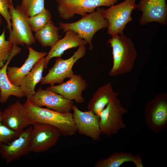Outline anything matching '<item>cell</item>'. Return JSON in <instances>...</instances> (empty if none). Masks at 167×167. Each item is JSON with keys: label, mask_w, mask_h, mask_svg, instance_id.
<instances>
[{"label": "cell", "mask_w": 167, "mask_h": 167, "mask_svg": "<svg viewBox=\"0 0 167 167\" xmlns=\"http://www.w3.org/2000/svg\"><path fill=\"white\" fill-rule=\"evenodd\" d=\"M24 104L31 125L40 123L49 124L58 128L64 136L73 135L77 132L72 114L70 112H60L40 107L28 99Z\"/></svg>", "instance_id": "cell-1"}, {"label": "cell", "mask_w": 167, "mask_h": 167, "mask_svg": "<svg viewBox=\"0 0 167 167\" xmlns=\"http://www.w3.org/2000/svg\"><path fill=\"white\" fill-rule=\"evenodd\" d=\"M112 48L113 65L109 72L116 76L131 72L137 58V52L132 40L125 35H116L109 39Z\"/></svg>", "instance_id": "cell-2"}, {"label": "cell", "mask_w": 167, "mask_h": 167, "mask_svg": "<svg viewBox=\"0 0 167 167\" xmlns=\"http://www.w3.org/2000/svg\"><path fill=\"white\" fill-rule=\"evenodd\" d=\"M105 8L99 7L95 11L87 14L82 17L78 21L72 23H64L60 22L59 25L63 32L72 30L89 44V48L92 50L93 46L92 43V38L98 31L108 28V22L102 15Z\"/></svg>", "instance_id": "cell-3"}, {"label": "cell", "mask_w": 167, "mask_h": 167, "mask_svg": "<svg viewBox=\"0 0 167 167\" xmlns=\"http://www.w3.org/2000/svg\"><path fill=\"white\" fill-rule=\"evenodd\" d=\"M136 0H125L113 5L102 12L103 16L108 22L107 32L113 36L123 34L126 26L131 21L132 11L136 9Z\"/></svg>", "instance_id": "cell-4"}, {"label": "cell", "mask_w": 167, "mask_h": 167, "mask_svg": "<svg viewBox=\"0 0 167 167\" xmlns=\"http://www.w3.org/2000/svg\"><path fill=\"white\" fill-rule=\"evenodd\" d=\"M118 0H56L59 16L64 19L72 18L75 14L83 17L101 6H110Z\"/></svg>", "instance_id": "cell-5"}, {"label": "cell", "mask_w": 167, "mask_h": 167, "mask_svg": "<svg viewBox=\"0 0 167 167\" xmlns=\"http://www.w3.org/2000/svg\"><path fill=\"white\" fill-rule=\"evenodd\" d=\"M85 46L79 47L77 50L70 58L62 59L61 57L56 58L53 66L49 70L47 74L42 77L40 81L41 84H49L54 85L55 84H60L64 79L71 78L74 75L72 67L75 63L83 57L86 54Z\"/></svg>", "instance_id": "cell-6"}, {"label": "cell", "mask_w": 167, "mask_h": 167, "mask_svg": "<svg viewBox=\"0 0 167 167\" xmlns=\"http://www.w3.org/2000/svg\"><path fill=\"white\" fill-rule=\"evenodd\" d=\"M9 9L12 28L8 40L12 45L28 46L35 43L36 40L28 24L27 16L22 11L19 5L15 8L10 3Z\"/></svg>", "instance_id": "cell-7"}, {"label": "cell", "mask_w": 167, "mask_h": 167, "mask_svg": "<svg viewBox=\"0 0 167 167\" xmlns=\"http://www.w3.org/2000/svg\"><path fill=\"white\" fill-rule=\"evenodd\" d=\"M32 125L30 152L39 153L47 151L57 143L62 135L58 128L49 124L40 123Z\"/></svg>", "instance_id": "cell-8"}, {"label": "cell", "mask_w": 167, "mask_h": 167, "mask_svg": "<svg viewBox=\"0 0 167 167\" xmlns=\"http://www.w3.org/2000/svg\"><path fill=\"white\" fill-rule=\"evenodd\" d=\"M127 112L122 107L119 100L109 103L99 115V124L101 134L108 136L117 134L118 130L126 127L123 115Z\"/></svg>", "instance_id": "cell-9"}, {"label": "cell", "mask_w": 167, "mask_h": 167, "mask_svg": "<svg viewBox=\"0 0 167 167\" xmlns=\"http://www.w3.org/2000/svg\"><path fill=\"white\" fill-rule=\"evenodd\" d=\"M32 127L30 126L20 132L19 136L6 144L0 145V155L9 164L19 160L30 152L31 134Z\"/></svg>", "instance_id": "cell-10"}, {"label": "cell", "mask_w": 167, "mask_h": 167, "mask_svg": "<svg viewBox=\"0 0 167 167\" xmlns=\"http://www.w3.org/2000/svg\"><path fill=\"white\" fill-rule=\"evenodd\" d=\"M136 9L142 11L140 25L156 22L165 26L167 24V5L166 0H140Z\"/></svg>", "instance_id": "cell-11"}, {"label": "cell", "mask_w": 167, "mask_h": 167, "mask_svg": "<svg viewBox=\"0 0 167 167\" xmlns=\"http://www.w3.org/2000/svg\"><path fill=\"white\" fill-rule=\"evenodd\" d=\"M73 118L78 133L95 140L100 139L102 134L100 128L99 117L92 111H82L73 105Z\"/></svg>", "instance_id": "cell-12"}, {"label": "cell", "mask_w": 167, "mask_h": 167, "mask_svg": "<svg viewBox=\"0 0 167 167\" xmlns=\"http://www.w3.org/2000/svg\"><path fill=\"white\" fill-rule=\"evenodd\" d=\"M29 100L38 106H45L48 109L62 113L70 112L74 105L73 101L46 89L43 90L41 87L37 89Z\"/></svg>", "instance_id": "cell-13"}, {"label": "cell", "mask_w": 167, "mask_h": 167, "mask_svg": "<svg viewBox=\"0 0 167 167\" xmlns=\"http://www.w3.org/2000/svg\"><path fill=\"white\" fill-rule=\"evenodd\" d=\"M87 87L85 80L79 75H74L69 80L58 85L50 86L46 89L61 95L64 98L81 104L85 101L83 92Z\"/></svg>", "instance_id": "cell-14"}, {"label": "cell", "mask_w": 167, "mask_h": 167, "mask_svg": "<svg viewBox=\"0 0 167 167\" xmlns=\"http://www.w3.org/2000/svg\"><path fill=\"white\" fill-rule=\"evenodd\" d=\"M1 121L10 129L19 133L31 125L24 104L18 100L9 106L2 112Z\"/></svg>", "instance_id": "cell-15"}, {"label": "cell", "mask_w": 167, "mask_h": 167, "mask_svg": "<svg viewBox=\"0 0 167 167\" xmlns=\"http://www.w3.org/2000/svg\"><path fill=\"white\" fill-rule=\"evenodd\" d=\"M29 51L28 58L20 67L8 66L7 69L8 78L13 85L19 87L24 78L30 72L35 63L41 58L45 57L47 53L39 52L31 46H27Z\"/></svg>", "instance_id": "cell-16"}, {"label": "cell", "mask_w": 167, "mask_h": 167, "mask_svg": "<svg viewBox=\"0 0 167 167\" xmlns=\"http://www.w3.org/2000/svg\"><path fill=\"white\" fill-rule=\"evenodd\" d=\"M21 49L17 45H13L9 57L3 66L0 69V102L2 103L6 102L11 96L19 98L24 97L19 87L12 84L7 75L8 66L12 58L19 53Z\"/></svg>", "instance_id": "cell-17"}, {"label": "cell", "mask_w": 167, "mask_h": 167, "mask_svg": "<svg viewBox=\"0 0 167 167\" xmlns=\"http://www.w3.org/2000/svg\"><path fill=\"white\" fill-rule=\"evenodd\" d=\"M64 36L59 39L51 48L45 58L44 69L47 68L49 60L54 57H60L66 50L77 48L80 46H85L87 43L80 37L74 32L69 30L65 32Z\"/></svg>", "instance_id": "cell-18"}, {"label": "cell", "mask_w": 167, "mask_h": 167, "mask_svg": "<svg viewBox=\"0 0 167 167\" xmlns=\"http://www.w3.org/2000/svg\"><path fill=\"white\" fill-rule=\"evenodd\" d=\"M166 96L161 94L156 96L149 103L146 118L151 126L154 129L161 128L167 121Z\"/></svg>", "instance_id": "cell-19"}, {"label": "cell", "mask_w": 167, "mask_h": 167, "mask_svg": "<svg viewBox=\"0 0 167 167\" xmlns=\"http://www.w3.org/2000/svg\"><path fill=\"white\" fill-rule=\"evenodd\" d=\"M118 95V92L113 91L110 82L101 86L93 93L88 103V110L92 111L99 116L106 105L116 99Z\"/></svg>", "instance_id": "cell-20"}, {"label": "cell", "mask_w": 167, "mask_h": 167, "mask_svg": "<svg viewBox=\"0 0 167 167\" xmlns=\"http://www.w3.org/2000/svg\"><path fill=\"white\" fill-rule=\"evenodd\" d=\"M45 62V57L38 61L30 72L23 79L19 86L27 99L30 100L36 92L35 87L42 77Z\"/></svg>", "instance_id": "cell-21"}, {"label": "cell", "mask_w": 167, "mask_h": 167, "mask_svg": "<svg viewBox=\"0 0 167 167\" xmlns=\"http://www.w3.org/2000/svg\"><path fill=\"white\" fill-rule=\"evenodd\" d=\"M61 29L54 25L51 20L43 28L35 32L34 37L41 45L44 47H52L60 39L59 31Z\"/></svg>", "instance_id": "cell-22"}, {"label": "cell", "mask_w": 167, "mask_h": 167, "mask_svg": "<svg viewBox=\"0 0 167 167\" xmlns=\"http://www.w3.org/2000/svg\"><path fill=\"white\" fill-rule=\"evenodd\" d=\"M135 156L124 152H116L106 159H101L97 161L95 167H119L123 163L132 162Z\"/></svg>", "instance_id": "cell-23"}, {"label": "cell", "mask_w": 167, "mask_h": 167, "mask_svg": "<svg viewBox=\"0 0 167 167\" xmlns=\"http://www.w3.org/2000/svg\"><path fill=\"white\" fill-rule=\"evenodd\" d=\"M52 15L50 11L45 8L39 13L27 19L32 31L36 32L45 26L52 19Z\"/></svg>", "instance_id": "cell-24"}, {"label": "cell", "mask_w": 167, "mask_h": 167, "mask_svg": "<svg viewBox=\"0 0 167 167\" xmlns=\"http://www.w3.org/2000/svg\"><path fill=\"white\" fill-rule=\"evenodd\" d=\"M19 8L27 16L35 15L45 8L44 0H22Z\"/></svg>", "instance_id": "cell-25"}, {"label": "cell", "mask_w": 167, "mask_h": 167, "mask_svg": "<svg viewBox=\"0 0 167 167\" xmlns=\"http://www.w3.org/2000/svg\"><path fill=\"white\" fill-rule=\"evenodd\" d=\"M12 45L10 41L5 40L4 29L0 35V69L3 66L9 58Z\"/></svg>", "instance_id": "cell-26"}, {"label": "cell", "mask_w": 167, "mask_h": 167, "mask_svg": "<svg viewBox=\"0 0 167 167\" xmlns=\"http://www.w3.org/2000/svg\"><path fill=\"white\" fill-rule=\"evenodd\" d=\"M2 112L0 111V145L6 144L17 138L20 133L15 131L6 127L2 122Z\"/></svg>", "instance_id": "cell-27"}, {"label": "cell", "mask_w": 167, "mask_h": 167, "mask_svg": "<svg viewBox=\"0 0 167 167\" xmlns=\"http://www.w3.org/2000/svg\"><path fill=\"white\" fill-rule=\"evenodd\" d=\"M10 3L9 0H0V14L6 22L9 32L12 30L11 16L9 9Z\"/></svg>", "instance_id": "cell-28"}, {"label": "cell", "mask_w": 167, "mask_h": 167, "mask_svg": "<svg viewBox=\"0 0 167 167\" xmlns=\"http://www.w3.org/2000/svg\"><path fill=\"white\" fill-rule=\"evenodd\" d=\"M132 162H134L137 167H143V166L142 163L141 159L139 155L135 156V158Z\"/></svg>", "instance_id": "cell-29"}, {"label": "cell", "mask_w": 167, "mask_h": 167, "mask_svg": "<svg viewBox=\"0 0 167 167\" xmlns=\"http://www.w3.org/2000/svg\"><path fill=\"white\" fill-rule=\"evenodd\" d=\"M1 15L0 14V26L2 22V19L1 17Z\"/></svg>", "instance_id": "cell-30"}, {"label": "cell", "mask_w": 167, "mask_h": 167, "mask_svg": "<svg viewBox=\"0 0 167 167\" xmlns=\"http://www.w3.org/2000/svg\"><path fill=\"white\" fill-rule=\"evenodd\" d=\"M11 3L13 4L12 0H9Z\"/></svg>", "instance_id": "cell-31"}]
</instances>
